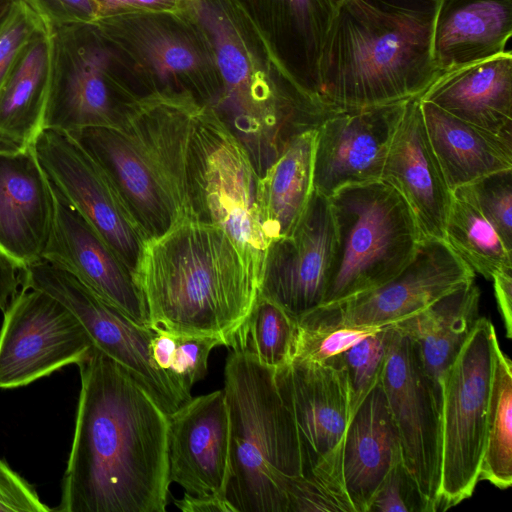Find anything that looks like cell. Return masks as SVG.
I'll return each instance as SVG.
<instances>
[{"label":"cell","instance_id":"obj_24","mask_svg":"<svg viewBox=\"0 0 512 512\" xmlns=\"http://www.w3.org/2000/svg\"><path fill=\"white\" fill-rule=\"evenodd\" d=\"M381 180L402 195L424 237L444 239L453 197L429 141L419 97L406 101Z\"/></svg>","mask_w":512,"mask_h":512},{"label":"cell","instance_id":"obj_33","mask_svg":"<svg viewBox=\"0 0 512 512\" xmlns=\"http://www.w3.org/2000/svg\"><path fill=\"white\" fill-rule=\"evenodd\" d=\"M444 240L474 271L492 280L512 270L511 250L491 223L470 203L452 195Z\"/></svg>","mask_w":512,"mask_h":512},{"label":"cell","instance_id":"obj_42","mask_svg":"<svg viewBox=\"0 0 512 512\" xmlns=\"http://www.w3.org/2000/svg\"><path fill=\"white\" fill-rule=\"evenodd\" d=\"M51 509L33 487L0 459V512H47Z\"/></svg>","mask_w":512,"mask_h":512},{"label":"cell","instance_id":"obj_37","mask_svg":"<svg viewBox=\"0 0 512 512\" xmlns=\"http://www.w3.org/2000/svg\"><path fill=\"white\" fill-rule=\"evenodd\" d=\"M391 328L385 326L368 335L329 362L347 373L355 410L380 380L387 356ZM328 363V362H327Z\"/></svg>","mask_w":512,"mask_h":512},{"label":"cell","instance_id":"obj_46","mask_svg":"<svg viewBox=\"0 0 512 512\" xmlns=\"http://www.w3.org/2000/svg\"><path fill=\"white\" fill-rule=\"evenodd\" d=\"M175 506L184 512H234L228 501L216 494L190 495L174 499Z\"/></svg>","mask_w":512,"mask_h":512},{"label":"cell","instance_id":"obj_16","mask_svg":"<svg viewBox=\"0 0 512 512\" xmlns=\"http://www.w3.org/2000/svg\"><path fill=\"white\" fill-rule=\"evenodd\" d=\"M93 344L78 319L59 300L21 287L0 329V388H17L68 364H78Z\"/></svg>","mask_w":512,"mask_h":512},{"label":"cell","instance_id":"obj_11","mask_svg":"<svg viewBox=\"0 0 512 512\" xmlns=\"http://www.w3.org/2000/svg\"><path fill=\"white\" fill-rule=\"evenodd\" d=\"M301 443L303 475L332 511L354 512L343 480V450L355 411L346 371L333 363L292 360L275 369Z\"/></svg>","mask_w":512,"mask_h":512},{"label":"cell","instance_id":"obj_36","mask_svg":"<svg viewBox=\"0 0 512 512\" xmlns=\"http://www.w3.org/2000/svg\"><path fill=\"white\" fill-rule=\"evenodd\" d=\"M452 195L473 205L512 251V169L458 187Z\"/></svg>","mask_w":512,"mask_h":512},{"label":"cell","instance_id":"obj_29","mask_svg":"<svg viewBox=\"0 0 512 512\" xmlns=\"http://www.w3.org/2000/svg\"><path fill=\"white\" fill-rule=\"evenodd\" d=\"M51 74V35L46 23L25 44L0 87V147L31 145L42 129Z\"/></svg>","mask_w":512,"mask_h":512},{"label":"cell","instance_id":"obj_6","mask_svg":"<svg viewBox=\"0 0 512 512\" xmlns=\"http://www.w3.org/2000/svg\"><path fill=\"white\" fill-rule=\"evenodd\" d=\"M223 390L230 425L225 499L234 512H288L285 483L304 476L303 459L275 369L246 350L231 349Z\"/></svg>","mask_w":512,"mask_h":512},{"label":"cell","instance_id":"obj_9","mask_svg":"<svg viewBox=\"0 0 512 512\" xmlns=\"http://www.w3.org/2000/svg\"><path fill=\"white\" fill-rule=\"evenodd\" d=\"M188 173L194 218L222 228L260 283L269 241L258 216V175L243 144L210 105H202L194 120Z\"/></svg>","mask_w":512,"mask_h":512},{"label":"cell","instance_id":"obj_14","mask_svg":"<svg viewBox=\"0 0 512 512\" xmlns=\"http://www.w3.org/2000/svg\"><path fill=\"white\" fill-rule=\"evenodd\" d=\"M381 384L398 435L403 463L431 512L438 511L441 478V389L418 348L390 325Z\"/></svg>","mask_w":512,"mask_h":512},{"label":"cell","instance_id":"obj_34","mask_svg":"<svg viewBox=\"0 0 512 512\" xmlns=\"http://www.w3.org/2000/svg\"><path fill=\"white\" fill-rule=\"evenodd\" d=\"M295 320L280 306L258 295L230 349L246 350L262 364L277 369L291 361Z\"/></svg>","mask_w":512,"mask_h":512},{"label":"cell","instance_id":"obj_15","mask_svg":"<svg viewBox=\"0 0 512 512\" xmlns=\"http://www.w3.org/2000/svg\"><path fill=\"white\" fill-rule=\"evenodd\" d=\"M474 271L444 239L424 237L415 256L384 285L322 304L296 320L348 327H385L474 281Z\"/></svg>","mask_w":512,"mask_h":512},{"label":"cell","instance_id":"obj_18","mask_svg":"<svg viewBox=\"0 0 512 512\" xmlns=\"http://www.w3.org/2000/svg\"><path fill=\"white\" fill-rule=\"evenodd\" d=\"M337 246L329 198L313 189L293 232L270 242L259 283V296L280 306L294 320L325 298Z\"/></svg>","mask_w":512,"mask_h":512},{"label":"cell","instance_id":"obj_41","mask_svg":"<svg viewBox=\"0 0 512 512\" xmlns=\"http://www.w3.org/2000/svg\"><path fill=\"white\" fill-rule=\"evenodd\" d=\"M46 23L58 27L75 23H92L98 19L94 0H23Z\"/></svg>","mask_w":512,"mask_h":512},{"label":"cell","instance_id":"obj_47","mask_svg":"<svg viewBox=\"0 0 512 512\" xmlns=\"http://www.w3.org/2000/svg\"><path fill=\"white\" fill-rule=\"evenodd\" d=\"M17 0H0V26L10 16Z\"/></svg>","mask_w":512,"mask_h":512},{"label":"cell","instance_id":"obj_21","mask_svg":"<svg viewBox=\"0 0 512 512\" xmlns=\"http://www.w3.org/2000/svg\"><path fill=\"white\" fill-rule=\"evenodd\" d=\"M230 425L224 390L192 397L168 415L169 481L190 495L225 498Z\"/></svg>","mask_w":512,"mask_h":512},{"label":"cell","instance_id":"obj_26","mask_svg":"<svg viewBox=\"0 0 512 512\" xmlns=\"http://www.w3.org/2000/svg\"><path fill=\"white\" fill-rule=\"evenodd\" d=\"M402 460L381 380L357 406L347 428L343 480L354 512H368L379 486Z\"/></svg>","mask_w":512,"mask_h":512},{"label":"cell","instance_id":"obj_43","mask_svg":"<svg viewBox=\"0 0 512 512\" xmlns=\"http://www.w3.org/2000/svg\"><path fill=\"white\" fill-rule=\"evenodd\" d=\"M98 19L139 11H186L194 0H94Z\"/></svg>","mask_w":512,"mask_h":512},{"label":"cell","instance_id":"obj_30","mask_svg":"<svg viewBox=\"0 0 512 512\" xmlns=\"http://www.w3.org/2000/svg\"><path fill=\"white\" fill-rule=\"evenodd\" d=\"M316 130L291 139L257 180V209L270 242L290 235L302 218L313 192Z\"/></svg>","mask_w":512,"mask_h":512},{"label":"cell","instance_id":"obj_28","mask_svg":"<svg viewBox=\"0 0 512 512\" xmlns=\"http://www.w3.org/2000/svg\"><path fill=\"white\" fill-rule=\"evenodd\" d=\"M420 99V98H419ZM429 141L451 192L512 169V135L490 132L420 100Z\"/></svg>","mask_w":512,"mask_h":512},{"label":"cell","instance_id":"obj_17","mask_svg":"<svg viewBox=\"0 0 512 512\" xmlns=\"http://www.w3.org/2000/svg\"><path fill=\"white\" fill-rule=\"evenodd\" d=\"M33 147L48 179L135 276L146 241L103 168L61 130L42 128Z\"/></svg>","mask_w":512,"mask_h":512},{"label":"cell","instance_id":"obj_39","mask_svg":"<svg viewBox=\"0 0 512 512\" xmlns=\"http://www.w3.org/2000/svg\"><path fill=\"white\" fill-rule=\"evenodd\" d=\"M368 512H431V509L401 460L379 486Z\"/></svg>","mask_w":512,"mask_h":512},{"label":"cell","instance_id":"obj_27","mask_svg":"<svg viewBox=\"0 0 512 512\" xmlns=\"http://www.w3.org/2000/svg\"><path fill=\"white\" fill-rule=\"evenodd\" d=\"M512 0H439L432 52L443 74L506 52Z\"/></svg>","mask_w":512,"mask_h":512},{"label":"cell","instance_id":"obj_10","mask_svg":"<svg viewBox=\"0 0 512 512\" xmlns=\"http://www.w3.org/2000/svg\"><path fill=\"white\" fill-rule=\"evenodd\" d=\"M51 74L42 128L116 127L139 96L94 22L49 27Z\"/></svg>","mask_w":512,"mask_h":512},{"label":"cell","instance_id":"obj_38","mask_svg":"<svg viewBox=\"0 0 512 512\" xmlns=\"http://www.w3.org/2000/svg\"><path fill=\"white\" fill-rule=\"evenodd\" d=\"M382 328L326 326L295 320L291 361L327 363Z\"/></svg>","mask_w":512,"mask_h":512},{"label":"cell","instance_id":"obj_22","mask_svg":"<svg viewBox=\"0 0 512 512\" xmlns=\"http://www.w3.org/2000/svg\"><path fill=\"white\" fill-rule=\"evenodd\" d=\"M251 22L284 71L319 96L321 50L343 0H231Z\"/></svg>","mask_w":512,"mask_h":512},{"label":"cell","instance_id":"obj_4","mask_svg":"<svg viewBox=\"0 0 512 512\" xmlns=\"http://www.w3.org/2000/svg\"><path fill=\"white\" fill-rule=\"evenodd\" d=\"M189 10L215 50L221 90L214 110L261 176L291 139L317 130L337 108L301 88L231 0H194Z\"/></svg>","mask_w":512,"mask_h":512},{"label":"cell","instance_id":"obj_3","mask_svg":"<svg viewBox=\"0 0 512 512\" xmlns=\"http://www.w3.org/2000/svg\"><path fill=\"white\" fill-rule=\"evenodd\" d=\"M135 280L149 327L215 336L228 348L259 295V281L234 240L196 218L145 243Z\"/></svg>","mask_w":512,"mask_h":512},{"label":"cell","instance_id":"obj_13","mask_svg":"<svg viewBox=\"0 0 512 512\" xmlns=\"http://www.w3.org/2000/svg\"><path fill=\"white\" fill-rule=\"evenodd\" d=\"M21 287L41 290L65 305L93 347L122 367L167 415L192 398L154 364L150 353L154 329L134 322L66 270L41 259L24 268Z\"/></svg>","mask_w":512,"mask_h":512},{"label":"cell","instance_id":"obj_7","mask_svg":"<svg viewBox=\"0 0 512 512\" xmlns=\"http://www.w3.org/2000/svg\"><path fill=\"white\" fill-rule=\"evenodd\" d=\"M329 201L337 246L322 304L384 285L409 264L424 239L408 203L382 180L345 186Z\"/></svg>","mask_w":512,"mask_h":512},{"label":"cell","instance_id":"obj_5","mask_svg":"<svg viewBox=\"0 0 512 512\" xmlns=\"http://www.w3.org/2000/svg\"><path fill=\"white\" fill-rule=\"evenodd\" d=\"M202 105L189 95H146L116 127L69 133L106 172L146 242L194 218L188 156Z\"/></svg>","mask_w":512,"mask_h":512},{"label":"cell","instance_id":"obj_8","mask_svg":"<svg viewBox=\"0 0 512 512\" xmlns=\"http://www.w3.org/2000/svg\"><path fill=\"white\" fill-rule=\"evenodd\" d=\"M139 97L189 95L212 106L221 90L213 44L186 11H139L94 21Z\"/></svg>","mask_w":512,"mask_h":512},{"label":"cell","instance_id":"obj_45","mask_svg":"<svg viewBox=\"0 0 512 512\" xmlns=\"http://www.w3.org/2000/svg\"><path fill=\"white\" fill-rule=\"evenodd\" d=\"M492 281L506 336L510 339L512 337V270L495 274Z\"/></svg>","mask_w":512,"mask_h":512},{"label":"cell","instance_id":"obj_35","mask_svg":"<svg viewBox=\"0 0 512 512\" xmlns=\"http://www.w3.org/2000/svg\"><path fill=\"white\" fill-rule=\"evenodd\" d=\"M150 353L157 368L166 373L186 396H191L193 385L205 377L211 351L224 345L221 338L175 333L153 328Z\"/></svg>","mask_w":512,"mask_h":512},{"label":"cell","instance_id":"obj_32","mask_svg":"<svg viewBox=\"0 0 512 512\" xmlns=\"http://www.w3.org/2000/svg\"><path fill=\"white\" fill-rule=\"evenodd\" d=\"M479 479L499 489L512 484V362L493 337L485 449Z\"/></svg>","mask_w":512,"mask_h":512},{"label":"cell","instance_id":"obj_40","mask_svg":"<svg viewBox=\"0 0 512 512\" xmlns=\"http://www.w3.org/2000/svg\"><path fill=\"white\" fill-rule=\"evenodd\" d=\"M44 24L25 1H16L10 16L0 26V87L22 48Z\"/></svg>","mask_w":512,"mask_h":512},{"label":"cell","instance_id":"obj_44","mask_svg":"<svg viewBox=\"0 0 512 512\" xmlns=\"http://www.w3.org/2000/svg\"><path fill=\"white\" fill-rule=\"evenodd\" d=\"M24 268L0 251V309L4 312L22 285Z\"/></svg>","mask_w":512,"mask_h":512},{"label":"cell","instance_id":"obj_23","mask_svg":"<svg viewBox=\"0 0 512 512\" xmlns=\"http://www.w3.org/2000/svg\"><path fill=\"white\" fill-rule=\"evenodd\" d=\"M53 216L51 183L33 143L18 150L0 147V251L23 268L41 260Z\"/></svg>","mask_w":512,"mask_h":512},{"label":"cell","instance_id":"obj_25","mask_svg":"<svg viewBox=\"0 0 512 512\" xmlns=\"http://www.w3.org/2000/svg\"><path fill=\"white\" fill-rule=\"evenodd\" d=\"M419 98L490 132L512 135V53L445 72Z\"/></svg>","mask_w":512,"mask_h":512},{"label":"cell","instance_id":"obj_19","mask_svg":"<svg viewBox=\"0 0 512 512\" xmlns=\"http://www.w3.org/2000/svg\"><path fill=\"white\" fill-rule=\"evenodd\" d=\"M406 101L338 108L328 117L316 130L313 189L329 198L345 186L381 180Z\"/></svg>","mask_w":512,"mask_h":512},{"label":"cell","instance_id":"obj_12","mask_svg":"<svg viewBox=\"0 0 512 512\" xmlns=\"http://www.w3.org/2000/svg\"><path fill=\"white\" fill-rule=\"evenodd\" d=\"M496 330L480 316L441 379V478L438 511L472 496L485 449Z\"/></svg>","mask_w":512,"mask_h":512},{"label":"cell","instance_id":"obj_2","mask_svg":"<svg viewBox=\"0 0 512 512\" xmlns=\"http://www.w3.org/2000/svg\"><path fill=\"white\" fill-rule=\"evenodd\" d=\"M439 0H343L319 60V96L337 108L420 97L441 75L432 52Z\"/></svg>","mask_w":512,"mask_h":512},{"label":"cell","instance_id":"obj_31","mask_svg":"<svg viewBox=\"0 0 512 512\" xmlns=\"http://www.w3.org/2000/svg\"><path fill=\"white\" fill-rule=\"evenodd\" d=\"M479 301L480 290L473 281L392 324L416 344L425 370L440 389L444 371L480 317Z\"/></svg>","mask_w":512,"mask_h":512},{"label":"cell","instance_id":"obj_20","mask_svg":"<svg viewBox=\"0 0 512 512\" xmlns=\"http://www.w3.org/2000/svg\"><path fill=\"white\" fill-rule=\"evenodd\" d=\"M50 183L54 216L42 259L72 274L134 322L149 327L145 303L134 273L61 191Z\"/></svg>","mask_w":512,"mask_h":512},{"label":"cell","instance_id":"obj_1","mask_svg":"<svg viewBox=\"0 0 512 512\" xmlns=\"http://www.w3.org/2000/svg\"><path fill=\"white\" fill-rule=\"evenodd\" d=\"M81 388L61 512H164L168 415L95 347L77 364Z\"/></svg>","mask_w":512,"mask_h":512}]
</instances>
